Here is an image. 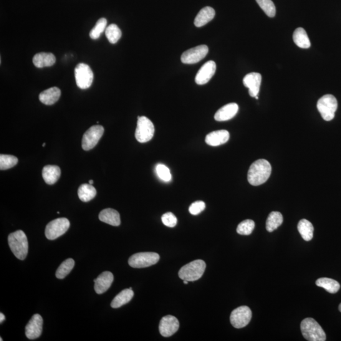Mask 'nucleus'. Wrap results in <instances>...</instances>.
Returning <instances> with one entry per match:
<instances>
[{
    "label": "nucleus",
    "instance_id": "37",
    "mask_svg": "<svg viewBox=\"0 0 341 341\" xmlns=\"http://www.w3.org/2000/svg\"><path fill=\"white\" fill-rule=\"evenodd\" d=\"M156 173L159 178L165 182L171 181V174L169 169L164 164H159L156 168Z\"/></svg>",
    "mask_w": 341,
    "mask_h": 341
},
{
    "label": "nucleus",
    "instance_id": "19",
    "mask_svg": "<svg viewBox=\"0 0 341 341\" xmlns=\"http://www.w3.org/2000/svg\"><path fill=\"white\" fill-rule=\"evenodd\" d=\"M229 139V133L227 130H221L212 131L206 136V142L213 147L226 143Z\"/></svg>",
    "mask_w": 341,
    "mask_h": 341
},
{
    "label": "nucleus",
    "instance_id": "46",
    "mask_svg": "<svg viewBox=\"0 0 341 341\" xmlns=\"http://www.w3.org/2000/svg\"><path fill=\"white\" fill-rule=\"evenodd\" d=\"M0 338H1V339H0V340L2 341V340H3V338H2V337Z\"/></svg>",
    "mask_w": 341,
    "mask_h": 341
},
{
    "label": "nucleus",
    "instance_id": "21",
    "mask_svg": "<svg viewBox=\"0 0 341 341\" xmlns=\"http://www.w3.org/2000/svg\"><path fill=\"white\" fill-rule=\"evenodd\" d=\"M216 12L212 7L203 8L197 14L194 20V24L197 27H203L214 19Z\"/></svg>",
    "mask_w": 341,
    "mask_h": 341
},
{
    "label": "nucleus",
    "instance_id": "22",
    "mask_svg": "<svg viewBox=\"0 0 341 341\" xmlns=\"http://www.w3.org/2000/svg\"><path fill=\"white\" fill-rule=\"evenodd\" d=\"M32 62L37 68L49 67L55 64L56 58L51 53H39L33 57Z\"/></svg>",
    "mask_w": 341,
    "mask_h": 341
},
{
    "label": "nucleus",
    "instance_id": "17",
    "mask_svg": "<svg viewBox=\"0 0 341 341\" xmlns=\"http://www.w3.org/2000/svg\"><path fill=\"white\" fill-rule=\"evenodd\" d=\"M114 280V276L111 272L106 271L101 274L93 280L95 282L94 289L97 294L105 293L111 287Z\"/></svg>",
    "mask_w": 341,
    "mask_h": 341
},
{
    "label": "nucleus",
    "instance_id": "33",
    "mask_svg": "<svg viewBox=\"0 0 341 341\" xmlns=\"http://www.w3.org/2000/svg\"><path fill=\"white\" fill-rule=\"evenodd\" d=\"M17 158L14 156L5 155L1 154L0 155V169L1 170H6L14 167L18 163Z\"/></svg>",
    "mask_w": 341,
    "mask_h": 341
},
{
    "label": "nucleus",
    "instance_id": "14",
    "mask_svg": "<svg viewBox=\"0 0 341 341\" xmlns=\"http://www.w3.org/2000/svg\"><path fill=\"white\" fill-rule=\"evenodd\" d=\"M43 320L41 316L35 314L25 327V335L29 339H35L40 337L42 331Z\"/></svg>",
    "mask_w": 341,
    "mask_h": 341
},
{
    "label": "nucleus",
    "instance_id": "11",
    "mask_svg": "<svg viewBox=\"0 0 341 341\" xmlns=\"http://www.w3.org/2000/svg\"><path fill=\"white\" fill-rule=\"evenodd\" d=\"M105 131L103 126L93 125L83 134L82 146L84 151H90L97 145Z\"/></svg>",
    "mask_w": 341,
    "mask_h": 341
},
{
    "label": "nucleus",
    "instance_id": "15",
    "mask_svg": "<svg viewBox=\"0 0 341 341\" xmlns=\"http://www.w3.org/2000/svg\"><path fill=\"white\" fill-rule=\"evenodd\" d=\"M216 71V64L214 61H209L202 66L197 73L196 82L198 85H204L213 77Z\"/></svg>",
    "mask_w": 341,
    "mask_h": 341
},
{
    "label": "nucleus",
    "instance_id": "9",
    "mask_svg": "<svg viewBox=\"0 0 341 341\" xmlns=\"http://www.w3.org/2000/svg\"><path fill=\"white\" fill-rule=\"evenodd\" d=\"M70 225V221L64 217L53 220L45 227V236L50 240L57 239L68 231Z\"/></svg>",
    "mask_w": 341,
    "mask_h": 341
},
{
    "label": "nucleus",
    "instance_id": "6",
    "mask_svg": "<svg viewBox=\"0 0 341 341\" xmlns=\"http://www.w3.org/2000/svg\"><path fill=\"white\" fill-rule=\"evenodd\" d=\"M155 128L154 124L145 116H138L135 138L140 143H145L153 138Z\"/></svg>",
    "mask_w": 341,
    "mask_h": 341
},
{
    "label": "nucleus",
    "instance_id": "45",
    "mask_svg": "<svg viewBox=\"0 0 341 341\" xmlns=\"http://www.w3.org/2000/svg\"><path fill=\"white\" fill-rule=\"evenodd\" d=\"M255 98H256V100H258V99H259V97H258V95H257V96H256V97H255Z\"/></svg>",
    "mask_w": 341,
    "mask_h": 341
},
{
    "label": "nucleus",
    "instance_id": "26",
    "mask_svg": "<svg viewBox=\"0 0 341 341\" xmlns=\"http://www.w3.org/2000/svg\"><path fill=\"white\" fill-rule=\"evenodd\" d=\"M293 38L295 44L298 47L303 48V49H307L310 47L311 43L309 38H308L307 32L303 28H297L295 30Z\"/></svg>",
    "mask_w": 341,
    "mask_h": 341
},
{
    "label": "nucleus",
    "instance_id": "13",
    "mask_svg": "<svg viewBox=\"0 0 341 341\" xmlns=\"http://www.w3.org/2000/svg\"><path fill=\"white\" fill-rule=\"evenodd\" d=\"M179 323L174 316L167 315L162 318L159 323V332L163 337H168L173 335L179 329Z\"/></svg>",
    "mask_w": 341,
    "mask_h": 341
},
{
    "label": "nucleus",
    "instance_id": "2",
    "mask_svg": "<svg viewBox=\"0 0 341 341\" xmlns=\"http://www.w3.org/2000/svg\"><path fill=\"white\" fill-rule=\"evenodd\" d=\"M8 241L13 254L18 259L23 260L26 258L29 244L26 234L24 231L19 230L10 234Z\"/></svg>",
    "mask_w": 341,
    "mask_h": 341
},
{
    "label": "nucleus",
    "instance_id": "28",
    "mask_svg": "<svg viewBox=\"0 0 341 341\" xmlns=\"http://www.w3.org/2000/svg\"><path fill=\"white\" fill-rule=\"evenodd\" d=\"M298 230L303 239L305 241H309L312 239L314 227L308 220L305 219L301 220L298 224Z\"/></svg>",
    "mask_w": 341,
    "mask_h": 341
},
{
    "label": "nucleus",
    "instance_id": "3",
    "mask_svg": "<svg viewBox=\"0 0 341 341\" xmlns=\"http://www.w3.org/2000/svg\"><path fill=\"white\" fill-rule=\"evenodd\" d=\"M301 330L306 339L309 341H325L324 330L317 321L312 318H307L301 323Z\"/></svg>",
    "mask_w": 341,
    "mask_h": 341
},
{
    "label": "nucleus",
    "instance_id": "4",
    "mask_svg": "<svg viewBox=\"0 0 341 341\" xmlns=\"http://www.w3.org/2000/svg\"><path fill=\"white\" fill-rule=\"evenodd\" d=\"M206 268V262L204 260H194L181 268L178 273L179 277L182 280L188 282L194 281L202 277Z\"/></svg>",
    "mask_w": 341,
    "mask_h": 341
},
{
    "label": "nucleus",
    "instance_id": "20",
    "mask_svg": "<svg viewBox=\"0 0 341 341\" xmlns=\"http://www.w3.org/2000/svg\"><path fill=\"white\" fill-rule=\"evenodd\" d=\"M99 219L101 221L113 226H118L121 224L120 214L117 211L113 209L103 210L99 215Z\"/></svg>",
    "mask_w": 341,
    "mask_h": 341
},
{
    "label": "nucleus",
    "instance_id": "27",
    "mask_svg": "<svg viewBox=\"0 0 341 341\" xmlns=\"http://www.w3.org/2000/svg\"><path fill=\"white\" fill-rule=\"evenodd\" d=\"M316 285L318 287H321L327 290L331 294H335L340 289V285L337 280L330 279V278L322 277L320 278L316 281Z\"/></svg>",
    "mask_w": 341,
    "mask_h": 341
},
{
    "label": "nucleus",
    "instance_id": "23",
    "mask_svg": "<svg viewBox=\"0 0 341 341\" xmlns=\"http://www.w3.org/2000/svg\"><path fill=\"white\" fill-rule=\"evenodd\" d=\"M61 90L58 87H52L43 91L40 93L39 98L40 102L45 105H53L57 103L60 98Z\"/></svg>",
    "mask_w": 341,
    "mask_h": 341
},
{
    "label": "nucleus",
    "instance_id": "24",
    "mask_svg": "<svg viewBox=\"0 0 341 341\" xmlns=\"http://www.w3.org/2000/svg\"><path fill=\"white\" fill-rule=\"evenodd\" d=\"M61 169L58 166L47 165L42 169V178L45 183L53 184L60 178Z\"/></svg>",
    "mask_w": 341,
    "mask_h": 341
},
{
    "label": "nucleus",
    "instance_id": "30",
    "mask_svg": "<svg viewBox=\"0 0 341 341\" xmlns=\"http://www.w3.org/2000/svg\"><path fill=\"white\" fill-rule=\"evenodd\" d=\"M283 222L282 215L279 212H270L266 221V229L271 232L279 227Z\"/></svg>",
    "mask_w": 341,
    "mask_h": 341
},
{
    "label": "nucleus",
    "instance_id": "43",
    "mask_svg": "<svg viewBox=\"0 0 341 341\" xmlns=\"http://www.w3.org/2000/svg\"><path fill=\"white\" fill-rule=\"evenodd\" d=\"M338 310H339L340 312H341V303L339 306H338Z\"/></svg>",
    "mask_w": 341,
    "mask_h": 341
},
{
    "label": "nucleus",
    "instance_id": "36",
    "mask_svg": "<svg viewBox=\"0 0 341 341\" xmlns=\"http://www.w3.org/2000/svg\"><path fill=\"white\" fill-rule=\"evenodd\" d=\"M255 228V222L253 220L247 219L240 222L237 227V233L241 235H250Z\"/></svg>",
    "mask_w": 341,
    "mask_h": 341
},
{
    "label": "nucleus",
    "instance_id": "40",
    "mask_svg": "<svg viewBox=\"0 0 341 341\" xmlns=\"http://www.w3.org/2000/svg\"><path fill=\"white\" fill-rule=\"evenodd\" d=\"M5 319V317L2 313H0V322L2 323Z\"/></svg>",
    "mask_w": 341,
    "mask_h": 341
},
{
    "label": "nucleus",
    "instance_id": "31",
    "mask_svg": "<svg viewBox=\"0 0 341 341\" xmlns=\"http://www.w3.org/2000/svg\"><path fill=\"white\" fill-rule=\"evenodd\" d=\"M75 261L72 259H68L62 263L56 272V276L58 279H63L70 274L74 267Z\"/></svg>",
    "mask_w": 341,
    "mask_h": 341
},
{
    "label": "nucleus",
    "instance_id": "32",
    "mask_svg": "<svg viewBox=\"0 0 341 341\" xmlns=\"http://www.w3.org/2000/svg\"><path fill=\"white\" fill-rule=\"evenodd\" d=\"M106 36L111 44H115L121 37V31L116 24H111L106 28Z\"/></svg>",
    "mask_w": 341,
    "mask_h": 341
},
{
    "label": "nucleus",
    "instance_id": "5",
    "mask_svg": "<svg viewBox=\"0 0 341 341\" xmlns=\"http://www.w3.org/2000/svg\"><path fill=\"white\" fill-rule=\"evenodd\" d=\"M338 106L337 101L333 95L322 96L318 101L317 107L323 120L329 121L335 117V113Z\"/></svg>",
    "mask_w": 341,
    "mask_h": 341
},
{
    "label": "nucleus",
    "instance_id": "38",
    "mask_svg": "<svg viewBox=\"0 0 341 341\" xmlns=\"http://www.w3.org/2000/svg\"><path fill=\"white\" fill-rule=\"evenodd\" d=\"M161 220L163 223L169 227H174L177 224V218L171 212H167L163 214Z\"/></svg>",
    "mask_w": 341,
    "mask_h": 341
},
{
    "label": "nucleus",
    "instance_id": "42",
    "mask_svg": "<svg viewBox=\"0 0 341 341\" xmlns=\"http://www.w3.org/2000/svg\"><path fill=\"white\" fill-rule=\"evenodd\" d=\"M183 282H184V284H188V281H187V280H183Z\"/></svg>",
    "mask_w": 341,
    "mask_h": 341
},
{
    "label": "nucleus",
    "instance_id": "8",
    "mask_svg": "<svg viewBox=\"0 0 341 341\" xmlns=\"http://www.w3.org/2000/svg\"><path fill=\"white\" fill-rule=\"evenodd\" d=\"M75 77L78 87L81 89H86L92 85L93 73L89 66L80 63L75 68Z\"/></svg>",
    "mask_w": 341,
    "mask_h": 341
},
{
    "label": "nucleus",
    "instance_id": "44",
    "mask_svg": "<svg viewBox=\"0 0 341 341\" xmlns=\"http://www.w3.org/2000/svg\"><path fill=\"white\" fill-rule=\"evenodd\" d=\"M45 143L42 144V147H45Z\"/></svg>",
    "mask_w": 341,
    "mask_h": 341
},
{
    "label": "nucleus",
    "instance_id": "18",
    "mask_svg": "<svg viewBox=\"0 0 341 341\" xmlns=\"http://www.w3.org/2000/svg\"><path fill=\"white\" fill-rule=\"evenodd\" d=\"M238 105L236 103H229L220 108L214 115L217 121H225L231 120L236 116L238 111Z\"/></svg>",
    "mask_w": 341,
    "mask_h": 341
},
{
    "label": "nucleus",
    "instance_id": "34",
    "mask_svg": "<svg viewBox=\"0 0 341 341\" xmlns=\"http://www.w3.org/2000/svg\"><path fill=\"white\" fill-rule=\"evenodd\" d=\"M256 2L268 17H275L276 9L272 0H256Z\"/></svg>",
    "mask_w": 341,
    "mask_h": 341
},
{
    "label": "nucleus",
    "instance_id": "7",
    "mask_svg": "<svg viewBox=\"0 0 341 341\" xmlns=\"http://www.w3.org/2000/svg\"><path fill=\"white\" fill-rule=\"evenodd\" d=\"M160 257L154 252H140L132 255L128 260V264L133 268H145L155 265Z\"/></svg>",
    "mask_w": 341,
    "mask_h": 341
},
{
    "label": "nucleus",
    "instance_id": "29",
    "mask_svg": "<svg viewBox=\"0 0 341 341\" xmlns=\"http://www.w3.org/2000/svg\"><path fill=\"white\" fill-rule=\"evenodd\" d=\"M97 191L92 184H83L78 189V196L80 201L87 202L92 200L96 196Z\"/></svg>",
    "mask_w": 341,
    "mask_h": 341
},
{
    "label": "nucleus",
    "instance_id": "1",
    "mask_svg": "<svg viewBox=\"0 0 341 341\" xmlns=\"http://www.w3.org/2000/svg\"><path fill=\"white\" fill-rule=\"evenodd\" d=\"M272 167L269 161L259 159L250 166L248 173V181L253 186H259L269 178Z\"/></svg>",
    "mask_w": 341,
    "mask_h": 341
},
{
    "label": "nucleus",
    "instance_id": "41",
    "mask_svg": "<svg viewBox=\"0 0 341 341\" xmlns=\"http://www.w3.org/2000/svg\"><path fill=\"white\" fill-rule=\"evenodd\" d=\"M93 183V180H90L89 181H88V184H92Z\"/></svg>",
    "mask_w": 341,
    "mask_h": 341
},
{
    "label": "nucleus",
    "instance_id": "25",
    "mask_svg": "<svg viewBox=\"0 0 341 341\" xmlns=\"http://www.w3.org/2000/svg\"><path fill=\"white\" fill-rule=\"evenodd\" d=\"M134 293L132 289H130V288L123 290L114 298L111 303V307L118 308L122 307L123 305H126V303L130 302L132 299Z\"/></svg>",
    "mask_w": 341,
    "mask_h": 341
},
{
    "label": "nucleus",
    "instance_id": "10",
    "mask_svg": "<svg viewBox=\"0 0 341 341\" xmlns=\"http://www.w3.org/2000/svg\"><path fill=\"white\" fill-rule=\"evenodd\" d=\"M252 317L250 308L247 306H241L232 311L230 316V322L234 327L241 328L249 324Z\"/></svg>",
    "mask_w": 341,
    "mask_h": 341
},
{
    "label": "nucleus",
    "instance_id": "12",
    "mask_svg": "<svg viewBox=\"0 0 341 341\" xmlns=\"http://www.w3.org/2000/svg\"><path fill=\"white\" fill-rule=\"evenodd\" d=\"M208 52L207 45H198L184 52L181 55V60L184 64H194L203 60Z\"/></svg>",
    "mask_w": 341,
    "mask_h": 341
},
{
    "label": "nucleus",
    "instance_id": "16",
    "mask_svg": "<svg viewBox=\"0 0 341 341\" xmlns=\"http://www.w3.org/2000/svg\"><path fill=\"white\" fill-rule=\"evenodd\" d=\"M243 84L249 88V94L255 98L259 94L262 82V75L259 73L252 72L247 74L243 78Z\"/></svg>",
    "mask_w": 341,
    "mask_h": 341
},
{
    "label": "nucleus",
    "instance_id": "35",
    "mask_svg": "<svg viewBox=\"0 0 341 341\" xmlns=\"http://www.w3.org/2000/svg\"><path fill=\"white\" fill-rule=\"evenodd\" d=\"M106 24H107V20L105 18H101L96 22L95 26L90 30L89 35L91 39H97L100 37V35L105 30Z\"/></svg>",
    "mask_w": 341,
    "mask_h": 341
},
{
    "label": "nucleus",
    "instance_id": "39",
    "mask_svg": "<svg viewBox=\"0 0 341 341\" xmlns=\"http://www.w3.org/2000/svg\"><path fill=\"white\" fill-rule=\"evenodd\" d=\"M206 209V204L203 201H197L189 207V212L192 215H198Z\"/></svg>",
    "mask_w": 341,
    "mask_h": 341
}]
</instances>
